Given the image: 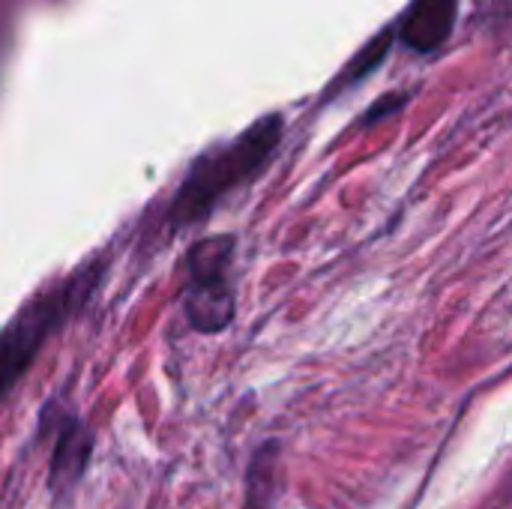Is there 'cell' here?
<instances>
[{
	"instance_id": "1",
	"label": "cell",
	"mask_w": 512,
	"mask_h": 509,
	"mask_svg": "<svg viewBox=\"0 0 512 509\" xmlns=\"http://www.w3.org/2000/svg\"><path fill=\"white\" fill-rule=\"evenodd\" d=\"M282 141V114L255 120L231 144L216 147L195 159L171 204V225L186 228L201 222L234 186L255 177Z\"/></svg>"
},
{
	"instance_id": "2",
	"label": "cell",
	"mask_w": 512,
	"mask_h": 509,
	"mask_svg": "<svg viewBox=\"0 0 512 509\" xmlns=\"http://www.w3.org/2000/svg\"><path fill=\"white\" fill-rule=\"evenodd\" d=\"M66 309H69L66 291H54L48 297H39L6 330H0V402L33 366L39 348L45 345L48 333L63 321Z\"/></svg>"
},
{
	"instance_id": "3",
	"label": "cell",
	"mask_w": 512,
	"mask_h": 509,
	"mask_svg": "<svg viewBox=\"0 0 512 509\" xmlns=\"http://www.w3.org/2000/svg\"><path fill=\"white\" fill-rule=\"evenodd\" d=\"M93 456V432L78 417H66L57 429L51 465H48V489L54 498L72 495V489L81 483L87 465Z\"/></svg>"
},
{
	"instance_id": "4",
	"label": "cell",
	"mask_w": 512,
	"mask_h": 509,
	"mask_svg": "<svg viewBox=\"0 0 512 509\" xmlns=\"http://www.w3.org/2000/svg\"><path fill=\"white\" fill-rule=\"evenodd\" d=\"M459 0H411L408 12L399 18V42L417 54H432L438 51L456 24Z\"/></svg>"
},
{
	"instance_id": "5",
	"label": "cell",
	"mask_w": 512,
	"mask_h": 509,
	"mask_svg": "<svg viewBox=\"0 0 512 509\" xmlns=\"http://www.w3.org/2000/svg\"><path fill=\"white\" fill-rule=\"evenodd\" d=\"M186 321L198 333H222L234 321V291L228 285V276H210V279H189L186 288Z\"/></svg>"
},
{
	"instance_id": "6",
	"label": "cell",
	"mask_w": 512,
	"mask_h": 509,
	"mask_svg": "<svg viewBox=\"0 0 512 509\" xmlns=\"http://www.w3.org/2000/svg\"><path fill=\"white\" fill-rule=\"evenodd\" d=\"M390 39H393V30H384V33H378L375 39H372V45H366L357 57H354V63L342 72V78H339V84H345V87H351V84H357L360 78H366L384 57H387V51H390Z\"/></svg>"
},
{
	"instance_id": "7",
	"label": "cell",
	"mask_w": 512,
	"mask_h": 509,
	"mask_svg": "<svg viewBox=\"0 0 512 509\" xmlns=\"http://www.w3.org/2000/svg\"><path fill=\"white\" fill-rule=\"evenodd\" d=\"M273 462H276V450L267 444V450H261L255 456L252 474H249V501L246 509H264L267 507V495H270V483H273Z\"/></svg>"
}]
</instances>
